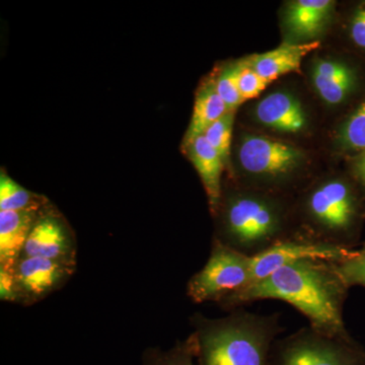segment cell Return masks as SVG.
<instances>
[{
    "label": "cell",
    "mask_w": 365,
    "mask_h": 365,
    "mask_svg": "<svg viewBox=\"0 0 365 365\" xmlns=\"http://www.w3.org/2000/svg\"><path fill=\"white\" fill-rule=\"evenodd\" d=\"M349 289L336 263L302 260L251 283L220 307L230 312L259 300H281L304 314L314 330L336 337H349L351 335L343 317Z\"/></svg>",
    "instance_id": "cell-1"
},
{
    "label": "cell",
    "mask_w": 365,
    "mask_h": 365,
    "mask_svg": "<svg viewBox=\"0 0 365 365\" xmlns=\"http://www.w3.org/2000/svg\"><path fill=\"white\" fill-rule=\"evenodd\" d=\"M281 197L253 188L222 190L213 240L254 257L299 234Z\"/></svg>",
    "instance_id": "cell-2"
},
{
    "label": "cell",
    "mask_w": 365,
    "mask_h": 365,
    "mask_svg": "<svg viewBox=\"0 0 365 365\" xmlns=\"http://www.w3.org/2000/svg\"><path fill=\"white\" fill-rule=\"evenodd\" d=\"M190 322L197 365H270L274 343L283 332L279 314H254L242 307L222 318L196 313Z\"/></svg>",
    "instance_id": "cell-3"
},
{
    "label": "cell",
    "mask_w": 365,
    "mask_h": 365,
    "mask_svg": "<svg viewBox=\"0 0 365 365\" xmlns=\"http://www.w3.org/2000/svg\"><path fill=\"white\" fill-rule=\"evenodd\" d=\"M299 211L300 235L343 248H356L365 208L351 182L332 177L317 182L302 196Z\"/></svg>",
    "instance_id": "cell-4"
},
{
    "label": "cell",
    "mask_w": 365,
    "mask_h": 365,
    "mask_svg": "<svg viewBox=\"0 0 365 365\" xmlns=\"http://www.w3.org/2000/svg\"><path fill=\"white\" fill-rule=\"evenodd\" d=\"M237 162L253 189L270 192L290 184L304 163V155L292 144L260 135L242 136ZM275 194V193H274Z\"/></svg>",
    "instance_id": "cell-5"
},
{
    "label": "cell",
    "mask_w": 365,
    "mask_h": 365,
    "mask_svg": "<svg viewBox=\"0 0 365 365\" xmlns=\"http://www.w3.org/2000/svg\"><path fill=\"white\" fill-rule=\"evenodd\" d=\"M270 365H365V348L349 337H336L304 327L277 339Z\"/></svg>",
    "instance_id": "cell-6"
},
{
    "label": "cell",
    "mask_w": 365,
    "mask_h": 365,
    "mask_svg": "<svg viewBox=\"0 0 365 365\" xmlns=\"http://www.w3.org/2000/svg\"><path fill=\"white\" fill-rule=\"evenodd\" d=\"M252 257L213 240L204 267L190 278L187 295L195 304L216 302L220 306L251 284Z\"/></svg>",
    "instance_id": "cell-7"
},
{
    "label": "cell",
    "mask_w": 365,
    "mask_h": 365,
    "mask_svg": "<svg viewBox=\"0 0 365 365\" xmlns=\"http://www.w3.org/2000/svg\"><path fill=\"white\" fill-rule=\"evenodd\" d=\"M355 249L343 248L297 234L252 257V282L263 279L283 266L302 260L341 263L354 254Z\"/></svg>",
    "instance_id": "cell-8"
},
{
    "label": "cell",
    "mask_w": 365,
    "mask_h": 365,
    "mask_svg": "<svg viewBox=\"0 0 365 365\" xmlns=\"http://www.w3.org/2000/svg\"><path fill=\"white\" fill-rule=\"evenodd\" d=\"M21 257H38L78 265L76 235L64 218L51 206L41 210Z\"/></svg>",
    "instance_id": "cell-9"
},
{
    "label": "cell",
    "mask_w": 365,
    "mask_h": 365,
    "mask_svg": "<svg viewBox=\"0 0 365 365\" xmlns=\"http://www.w3.org/2000/svg\"><path fill=\"white\" fill-rule=\"evenodd\" d=\"M76 266L38 258L21 257L14 267L18 304L31 307L61 289L76 272Z\"/></svg>",
    "instance_id": "cell-10"
},
{
    "label": "cell",
    "mask_w": 365,
    "mask_h": 365,
    "mask_svg": "<svg viewBox=\"0 0 365 365\" xmlns=\"http://www.w3.org/2000/svg\"><path fill=\"white\" fill-rule=\"evenodd\" d=\"M332 0H295L287 4L283 25L288 35L300 43L314 42L330 24Z\"/></svg>",
    "instance_id": "cell-11"
},
{
    "label": "cell",
    "mask_w": 365,
    "mask_h": 365,
    "mask_svg": "<svg viewBox=\"0 0 365 365\" xmlns=\"http://www.w3.org/2000/svg\"><path fill=\"white\" fill-rule=\"evenodd\" d=\"M255 117L264 126L281 133H299L307 125L302 103L287 91H275L262 98L255 108Z\"/></svg>",
    "instance_id": "cell-12"
},
{
    "label": "cell",
    "mask_w": 365,
    "mask_h": 365,
    "mask_svg": "<svg viewBox=\"0 0 365 365\" xmlns=\"http://www.w3.org/2000/svg\"><path fill=\"white\" fill-rule=\"evenodd\" d=\"M41 210L0 211V269L14 270Z\"/></svg>",
    "instance_id": "cell-13"
},
{
    "label": "cell",
    "mask_w": 365,
    "mask_h": 365,
    "mask_svg": "<svg viewBox=\"0 0 365 365\" xmlns=\"http://www.w3.org/2000/svg\"><path fill=\"white\" fill-rule=\"evenodd\" d=\"M182 150L198 173L207 196L209 210L211 215L215 216L222 200V175L225 163L203 135L196 138Z\"/></svg>",
    "instance_id": "cell-14"
},
{
    "label": "cell",
    "mask_w": 365,
    "mask_h": 365,
    "mask_svg": "<svg viewBox=\"0 0 365 365\" xmlns=\"http://www.w3.org/2000/svg\"><path fill=\"white\" fill-rule=\"evenodd\" d=\"M312 81L319 98L328 105H340L356 86V74L344 62L319 59L312 69Z\"/></svg>",
    "instance_id": "cell-15"
},
{
    "label": "cell",
    "mask_w": 365,
    "mask_h": 365,
    "mask_svg": "<svg viewBox=\"0 0 365 365\" xmlns=\"http://www.w3.org/2000/svg\"><path fill=\"white\" fill-rule=\"evenodd\" d=\"M319 46V41L309 43H284L271 51L254 55L245 60L262 78L272 83L280 76L299 71L302 60Z\"/></svg>",
    "instance_id": "cell-16"
},
{
    "label": "cell",
    "mask_w": 365,
    "mask_h": 365,
    "mask_svg": "<svg viewBox=\"0 0 365 365\" xmlns=\"http://www.w3.org/2000/svg\"><path fill=\"white\" fill-rule=\"evenodd\" d=\"M227 112V105L218 95L215 81L213 78L208 79L197 91L193 114L188 129L182 138V150L193 143L196 138L204 135L209 127Z\"/></svg>",
    "instance_id": "cell-17"
},
{
    "label": "cell",
    "mask_w": 365,
    "mask_h": 365,
    "mask_svg": "<svg viewBox=\"0 0 365 365\" xmlns=\"http://www.w3.org/2000/svg\"><path fill=\"white\" fill-rule=\"evenodd\" d=\"M49 205L45 196L29 191L11 179L6 170L0 174V211L41 210Z\"/></svg>",
    "instance_id": "cell-18"
},
{
    "label": "cell",
    "mask_w": 365,
    "mask_h": 365,
    "mask_svg": "<svg viewBox=\"0 0 365 365\" xmlns=\"http://www.w3.org/2000/svg\"><path fill=\"white\" fill-rule=\"evenodd\" d=\"M141 365H197L193 334L185 340L178 341L165 351L158 347L146 348L141 357Z\"/></svg>",
    "instance_id": "cell-19"
},
{
    "label": "cell",
    "mask_w": 365,
    "mask_h": 365,
    "mask_svg": "<svg viewBox=\"0 0 365 365\" xmlns=\"http://www.w3.org/2000/svg\"><path fill=\"white\" fill-rule=\"evenodd\" d=\"M235 111H228L204 133L206 140L222 158L225 167L230 165Z\"/></svg>",
    "instance_id": "cell-20"
},
{
    "label": "cell",
    "mask_w": 365,
    "mask_h": 365,
    "mask_svg": "<svg viewBox=\"0 0 365 365\" xmlns=\"http://www.w3.org/2000/svg\"><path fill=\"white\" fill-rule=\"evenodd\" d=\"M337 143L344 150H365V101L338 131Z\"/></svg>",
    "instance_id": "cell-21"
},
{
    "label": "cell",
    "mask_w": 365,
    "mask_h": 365,
    "mask_svg": "<svg viewBox=\"0 0 365 365\" xmlns=\"http://www.w3.org/2000/svg\"><path fill=\"white\" fill-rule=\"evenodd\" d=\"M239 71L240 62L228 64L213 78L216 91L227 105L228 111H237V108L245 103L237 86Z\"/></svg>",
    "instance_id": "cell-22"
},
{
    "label": "cell",
    "mask_w": 365,
    "mask_h": 365,
    "mask_svg": "<svg viewBox=\"0 0 365 365\" xmlns=\"http://www.w3.org/2000/svg\"><path fill=\"white\" fill-rule=\"evenodd\" d=\"M336 269L348 287H365V242L351 257L336 263Z\"/></svg>",
    "instance_id": "cell-23"
},
{
    "label": "cell",
    "mask_w": 365,
    "mask_h": 365,
    "mask_svg": "<svg viewBox=\"0 0 365 365\" xmlns=\"http://www.w3.org/2000/svg\"><path fill=\"white\" fill-rule=\"evenodd\" d=\"M270 81L262 78L246 61H240L237 86L245 102L259 97L262 91L267 88Z\"/></svg>",
    "instance_id": "cell-24"
},
{
    "label": "cell",
    "mask_w": 365,
    "mask_h": 365,
    "mask_svg": "<svg viewBox=\"0 0 365 365\" xmlns=\"http://www.w3.org/2000/svg\"><path fill=\"white\" fill-rule=\"evenodd\" d=\"M350 36L353 42L365 49V2L357 7L350 23Z\"/></svg>",
    "instance_id": "cell-25"
},
{
    "label": "cell",
    "mask_w": 365,
    "mask_h": 365,
    "mask_svg": "<svg viewBox=\"0 0 365 365\" xmlns=\"http://www.w3.org/2000/svg\"><path fill=\"white\" fill-rule=\"evenodd\" d=\"M14 271L0 269V299L18 304V290Z\"/></svg>",
    "instance_id": "cell-26"
},
{
    "label": "cell",
    "mask_w": 365,
    "mask_h": 365,
    "mask_svg": "<svg viewBox=\"0 0 365 365\" xmlns=\"http://www.w3.org/2000/svg\"><path fill=\"white\" fill-rule=\"evenodd\" d=\"M353 175L359 186L365 191V150L360 153L352 165Z\"/></svg>",
    "instance_id": "cell-27"
}]
</instances>
